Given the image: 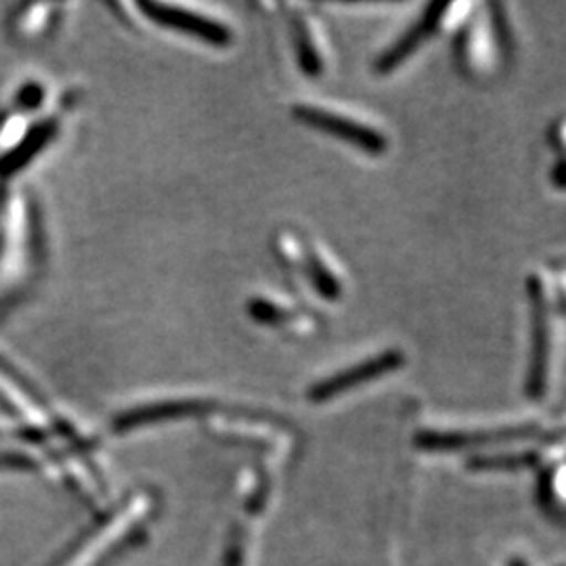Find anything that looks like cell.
Returning <instances> with one entry per match:
<instances>
[{
  "label": "cell",
  "instance_id": "6",
  "mask_svg": "<svg viewBox=\"0 0 566 566\" xmlns=\"http://www.w3.org/2000/svg\"><path fill=\"white\" fill-rule=\"evenodd\" d=\"M203 409H206V405L200 403V401H170V403L137 407V409H130V411L122 413L120 418L116 420V428L128 430V428L154 424V422H163V420H175V418H182V416L200 413Z\"/></svg>",
  "mask_w": 566,
  "mask_h": 566
},
{
  "label": "cell",
  "instance_id": "2",
  "mask_svg": "<svg viewBox=\"0 0 566 566\" xmlns=\"http://www.w3.org/2000/svg\"><path fill=\"white\" fill-rule=\"evenodd\" d=\"M143 13H147L149 20L156 23H163L170 30H179L189 36H196L203 42L223 46L231 42V30L221 23V21L208 20L206 15L187 11L181 7H172V4H163V2H154V0H143L139 2Z\"/></svg>",
  "mask_w": 566,
  "mask_h": 566
},
{
  "label": "cell",
  "instance_id": "1",
  "mask_svg": "<svg viewBox=\"0 0 566 566\" xmlns=\"http://www.w3.org/2000/svg\"><path fill=\"white\" fill-rule=\"evenodd\" d=\"M294 118L303 122L311 128L324 130L327 135H334L338 139L346 143H353L357 147L365 149L367 154H382L386 149V139L382 133H378L371 126H365L359 122L348 120L340 114L327 112L322 107H313V105H296L294 107Z\"/></svg>",
  "mask_w": 566,
  "mask_h": 566
},
{
  "label": "cell",
  "instance_id": "8",
  "mask_svg": "<svg viewBox=\"0 0 566 566\" xmlns=\"http://www.w3.org/2000/svg\"><path fill=\"white\" fill-rule=\"evenodd\" d=\"M294 36H296V49H298V60L303 65L304 72L308 76H319L322 74V60L317 55V49L313 46L308 30L304 28L303 21H296L294 25Z\"/></svg>",
  "mask_w": 566,
  "mask_h": 566
},
{
  "label": "cell",
  "instance_id": "9",
  "mask_svg": "<svg viewBox=\"0 0 566 566\" xmlns=\"http://www.w3.org/2000/svg\"><path fill=\"white\" fill-rule=\"evenodd\" d=\"M306 273H308L311 282L315 283V287L319 290V294L324 298H338L340 296V282L332 275V271L317 256H313V254L308 256Z\"/></svg>",
  "mask_w": 566,
  "mask_h": 566
},
{
  "label": "cell",
  "instance_id": "7",
  "mask_svg": "<svg viewBox=\"0 0 566 566\" xmlns=\"http://www.w3.org/2000/svg\"><path fill=\"white\" fill-rule=\"evenodd\" d=\"M531 428H507V430H491V432H426L420 437V446L430 449H453V447L474 446V443H493V441H507L521 439L531 434Z\"/></svg>",
  "mask_w": 566,
  "mask_h": 566
},
{
  "label": "cell",
  "instance_id": "3",
  "mask_svg": "<svg viewBox=\"0 0 566 566\" xmlns=\"http://www.w3.org/2000/svg\"><path fill=\"white\" fill-rule=\"evenodd\" d=\"M528 296L533 308V340H531V364L526 376V395L542 397L546 390L547 367V319L544 290L539 277H528Z\"/></svg>",
  "mask_w": 566,
  "mask_h": 566
},
{
  "label": "cell",
  "instance_id": "10",
  "mask_svg": "<svg viewBox=\"0 0 566 566\" xmlns=\"http://www.w3.org/2000/svg\"><path fill=\"white\" fill-rule=\"evenodd\" d=\"M248 311H250V315H252L256 322L266 325L282 324L283 319L287 317V313L283 311L282 306L269 303V301H261V298L252 301L250 306H248Z\"/></svg>",
  "mask_w": 566,
  "mask_h": 566
},
{
  "label": "cell",
  "instance_id": "5",
  "mask_svg": "<svg viewBox=\"0 0 566 566\" xmlns=\"http://www.w3.org/2000/svg\"><path fill=\"white\" fill-rule=\"evenodd\" d=\"M447 9H449L447 2H432V4H428L420 21L413 23L405 32L403 36L395 42L380 60L376 61V72L386 74V72L395 70L401 61L407 60L437 30V25L443 20Z\"/></svg>",
  "mask_w": 566,
  "mask_h": 566
},
{
  "label": "cell",
  "instance_id": "4",
  "mask_svg": "<svg viewBox=\"0 0 566 566\" xmlns=\"http://www.w3.org/2000/svg\"><path fill=\"white\" fill-rule=\"evenodd\" d=\"M403 361L405 357L401 350H386L385 355H378V357H374V359H369V361L355 365V367L346 369L343 374H336V376L327 378L324 382L313 386L311 392H308V397H311L313 401L332 399V397H336V395H340V392H346V390H350V388H355V386L364 385V382L376 380V378H380V376H385V374L395 371L397 367L403 365Z\"/></svg>",
  "mask_w": 566,
  "mask_h": 566
},
{
  "label": "cell",
  "instance_id": "11",
  "mask_svg": "<svg viewBox=\"0 0 566 566\" xmlns=\"http://www.w3.org/2000/svg\"><path fill=\"white\" fill-rule=\"evenodd\" d=\"M563 170H565V168H563V160H560V163L556 164V185H558V187H563Z\"/></svg>",
  "mask_w": 566,
  "mask_h": 566
}]
</instances>
